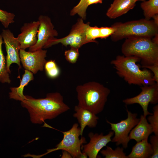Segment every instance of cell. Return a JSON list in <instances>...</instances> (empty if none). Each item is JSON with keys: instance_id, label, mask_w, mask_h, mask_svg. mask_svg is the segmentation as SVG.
<instances>
[{"instance_id": "obj_26", "label": "cell", "mask_w": 158, "mask_h": 158, "mask_svg": "<svg viewBox=\"0 0 158 158\" xmlns=\"http://www.w3.org/2000/svg\"><path fill=\"white\" fill-rule=\"evenodd\" d=\"M85 34L87 39L90 42L96 43L97 42L95 40L99 38V28L96 26H90L89 24L86 29Z\"/></svg>"}, {"instance_id": "obj_12", "label": "cell", "mask_w": 158, "mask_h": 158, "mask_svg": "<svg viewBox=\"0 0 158 158\" xmlns=\"http://www.w3.org/2000/svg\"><path fill=\"white\" fill-rule=\"evenodd\" d=\"M1 35L7 52L6 68L9 73H10V68L12 63H16L18 65L19 68H21L19 51L20 45L17 38L14 37L9 30H3Z\"/></svg>"}, {"instance_id": "obj_14", "label": "cell", "mask_w": 158, "mask_h": 158, "mask_svg": "<svg viewBox=\"0 0 158 158\" xmlns=\"http://www.w3.org/2000/svg\"><path fill=\"white\" fill-rule=\"evenodd\" d=\"M39 25L37 20L25 23L21 27V32L16 38L20 43V49L25 50L35 44Z\"/></svg>"}, {"instance_id": "obj_10", "label": "cell", "mask_w": 158, "mask_h": 158, "mask_svg": "<svg viewBox=\"0 0 158 158\" xmlns=\"http://www.w3.org/2000/svg\"><path fill=\"white\" fill-rule=\"evenodd\" d=\"M38 19L40 25L37 34V42L35 45L29 48V51L42 49L49 41L58 35L57 32L54 29L51 19L49 17L40 15Z\"/></svg>"}, {"instance_id": "obj_6", "label": "cell", "mask_w": 158, "mask_h": 158, "mask_svg": "<svg viewBox=\"0 0 158 158\" xmlns=\"http://www.w3.org/2000/svg\"><path fill=\"white\" fill-rule=\"evenodd\" d=\"M60 131L63 134V138L55 148L47 150L46 153L42 155H33L32 157L39 158L53 152L62 150L68 152L73 158H87V154L81 151L82 145L87 142L84 137L82 136L79 138L81 130L78 123L73 124L71 129L68 131Z\"/></svg>"}, {"instance_id": "obj_18", "label": "cell", "mask_w": 158, "mask_h": 158, "mask_svg": "<svg viewBox=\"0 0 158 158\" xmlns=\"http://www.w3.org/2000/svg\"><path fill=\"white\" fill-rule=\"evenodd\" d=\"M148 138L137 142L127 156L128 158H151L153 152L150 144L148 142Z\"/></svg>"}, {"instance_id": "obj_4", "label": "cell", "mask_w": 158, "mask_h": 158, "mask_svg": "<svg viewBox=\"0 0 158 158\" xmlns=\"http://www.w3.org/2000/svg\"><path fill=\"white\" fill-rule=\"evenodd\" d=\"M121 49L125 56L139 58L142 66L158 64V45L153 43L151 39L139 37L126 38Z\"/></svg>"}, {"instance_id": "obj_9", "label": "cell", "mask_w": 158, "mask_h": 158, "mask_svg": "<svg viewBox=\"0 0 158 158\" xmlns=\"http://www.w3.org/2000/svg\"><path fill=\"white\" fill-rule=\"evenodd\" d=\"M142 91L138 95L134 97L128 98L123 100L126 105L139 104L142 107L143 115L152 114L148 111L150 103L156 104L158 102V83L150 85H145L141 87Z\"/></svg>"}, {"instance_id": "obj_24", "label": "cell", "mask_w": 158, "mask_h": 158, "mask_svg": "<svg viewBox=\"0 0 158 158\" xmlns=\"http://www.w3.org/2000/svg\"><path fill=\"white\" fill-rule=\"evenodd\" d=\"M87 0H80L79 3L74 6L70 12V15L73 16L78 14L81 18L85 20L86 18V11L87 7Z\"/></svg>"}, {"instance_id": "obj_36", "label": "cell", "mask_w": 158, "mask_h": 158, "mask_svg": "<svg viewBox=\"0 0 158 158\" xmlns=\"http://www.w3.org/2000/svg\"><path fill=\"white\" fill-rule=\"evenodd\" d=\"M136 1H145V0H135Z\"/></svg>"}, {"instance_id": "obj_3", "label": "cell", "mask_w": 158, "mask_h": 158, "mask_svg": "<svg viewBox=\"0 0 158 158\" xmlns=\"http://www.w3.org/2000/svg\"><path fill=\"white\" fill-rule=\"evenodd\" d=\"M78 105L97 115L104 109L110 90L103 85L95 81H90L78 85Z\"/></svg>"}, {"instance_id": "obj_29", "label": "cell", "mask_w": 158, "mask_h": 158, "mask_svg": "<svg viewBox=\"0 0 158 158\" xmlns=\"http://www.w3.org/2000/svg\"><path fill=\"white\" fill-rule=\"evenodd\" d=\"M150 142L153 153L151 158L158 157V135H152L150 137Z\"/></svg>"}, {"instance_id": "obj_16", "label": "cell", "mask_w": 158, "mask_h": 158, "mask_svg": "<svg viewBox=\"0 0 158 158\" xmlns=\"http://www.w3.org/2000/svg\"><path fill=\"white\" fill-rule=\"evenodd\" d=\"M135 0H114L108 9L107 16L115 19L133 9L136 5Z\"/></svg>"}, {"instance_id": "obj_11", "label": "cell", "mask_w": 158, "mask_h": 158, "mask_svg": "<svg viewBox=\"0 0 158 158\" xmlns=\"http://www.w3.org/2000/svg\"><path fill=\"white\" fill-rule=\"evenodd\" d=\"M47 51L42 49L30 52L20 49L19 51L20 61L23 67L33 74L42 71L45 63Z\"/></svg>"}, {"instance_id": "obj_5", "label": "cell", "mask_w": 158, "mask_h": 158, "mask_svg": "<svg viewBox=\"0 0 158 158\" xmlns=\"http://www.w3.org/2000/svg\"><path fill=\"white\" fill-rule=\"evenodd\" d=\"M115 30L111 36L113 42L130 37L152 39L158 34V26L153 20L145 18L124 23L116 22L111 26Z\"/></svg>"}, {"instance_id": "obj_2", "label": "cell", "mask_w": 158, "mask_h": 158, "mask_svg": "<svg viewBox=\"0 0 158 158\" xmlns=\"http://www.w3.org/2000/svg\"><path fill=\"white\" fill-rule=\"evenodd\" d=\"M140 61L139 58L135 56L118 55L110 63L117 74L130 85L143 86L155 83L156 82L151 71L146 68L141 70L136 64Z\"/></svg>"}, {"instance_id": "obj_31", "label": "cell", "mask_w": 158, "mask_h": 158, "mask_svg": "<svg viewBox=\"0 0 158 158\" xmlns=\"http://www.w3.org/2000/svg\"><path fill=\"white\" fill-rule=\"evenodd\" d=\"M143 68H148L150 70L153 74V78L155 82L158 83V64L151 65L142 66Z\"/></svg>"}, {"instance_id": "obj_32", "label": "cell", "mask_w": 158, "mask_h": 158, "mask_svg": "<svg viewBox=\"0 0 158 158\" xmlns=\"http://www.w3.org/2000/svg\"><path fill=\"white\" fill-rule=\"evenodd\" d=\"M103 0H87V5L88 7L89 6L98 3L102 4Z\"/></svg>"}, {"instance_id": "obj_22", "label": "cell", "mask_w": 158, "mask_h": 158, "mask_svg": "<svg viewBox=\"0 0 158 158\" xmlns=\"http://www.w3.org/2000/svg\"><path fill=\"white\" fill-rule=\"evenodd\" d=\"M106 147L105 150H102L100 152L105 158H128V156H126L123 152L122 147H118L114 150L108 146Z\"/></svg>"}, {"instance_id": "obj_20", "label": "cell", "mask_w": 158, "mask_h": 158, "mask_svg": "<svg viewBox=\"0 0 158 158\" xmlns=\"http://www.w3.org/2000/svg\"><path fill=\"white\" fill-rule=\"evenodd\" d=\"M145 19L150 20L158 14V0H149L142 1L140 4Z\"/></svg>"}, {"instance_id": "obj_27", "label": "cell", "mask_w": 158, "mask_h": 158, "mask_svg": "<svg viewBox=\"0 0 158 158\" xmlns=\"http://www.w3.org/2000/svg\"><path fill=\"white\" fill-rule=\"evenodd\" d=\"M15 17L13 13L0 9V21L5 28H7L10 24L14 22Z\"/></svg>"}, {"instance_id": "obj_19", "label": "cell", "mask_w": 158, "mask_h": 158, "mask_svg": "<svg viewBox=\"0 0 158 158\" xmlns=\"http://www.w3.org/2000/svg\"><path fill=\"white\" fill-rule=\"evenodd\" d=\"M34 79L33 73L31 71L25 69L19 86L17 87L10 88L11 92L9 93L10 98L21 102L25 99V96L23 93L24 88L29 82Z\"/></svg>"}, {"instance_id": "obj_34", "label": "cell", "mask_w": 158, "mask_h": 158, "mask_svg": "<svg viewBox=\"0 0 158 158\" xmlns=\"http://www.w3.org/2000/svg\"><path fill=\"white\" fill-rule=\"evenodd\" d=\"M152 39V42L158 45V34L155 35Z\"/></svg>"}, {"instance_id": "obj_7", "label": "cell", "mask_w": 158, "mask_h": 158, "mask_svg": "<svg viewBox=\"0 0 158 158\" xmlns=\"http://www.w3.org/2000/svg\"><path fill=\"white\" fill-rule=\"evenodd\" d=\"M89 24V22L85 23L82 18L78 19L67 36L60 39L54 38L49 41L43 48L61 43L66 47L69 45L70 47L79 49L84 44L90 42L87 39L85 34L86 29Z\"/></svg>"}, {"instance_id": "obj_28", "label": "cell", "mask_w": 158, "mask_h": 158, "mask_svg": "<svg viewBox=\"0 0 158 158\" xmlns=\"http://www.w3.org/2000/svg\"><path fill=\"white\" fill-rule=\"evenodd\" d=\"M70 49L66 50L64 52V56L66 60L71 63H75L77 61L79 56V49L70 47Z\"/></svg>"}, {"instance_id": "obj_1", "label": "cell", "mask_w": 158, "mask_h": 158, "mask_svg": "<svg viewBox=\"0 0 158 158\" xmlns=\"http://www.w3.org/2000/svg\"><path fill=\"white\" fill-rule=\"evenodd\" d=\"M21 101L22 106L28 111L32 123L41 124L47 119L54 118L70 109L58 92L49 93L45 98L35 99L25 95Z\"/></svg>"}, {"instance_id": "obj_17", "label": "cell", "mask_w": 158, "mask_h": 158, "mask_svg": "<svg viewBox=\"0 0 158 158\" xmlns=\"http://www.w3.org/2000/svg\"><path fill=\"white\" fill-rule=\"evenodd\" d=\"M152 132V128L148 122L146 117L141 115L138 123L130 131L129 138L130 140L134 139L138 142L148 138Z\"/></svg>"}, {"instance_id": "obj_13", "label": "cell", "mask_w": 158, "mask_h": 158, "mask_svg": "<svg viewBox=\"0 0 158 158\" xmlns=\"http://www.w3.org/2000/svg\"><path fill=\"white\" fill-rule=\"evenodd\" d=\"M114 134L113 131H110L106 135H104L103 133L99 134L90 133L88 135L90 138V142L82 145V152L85 153L89 158H97L99 152L102 149L111 141V138Z\"/></svg>"}, {"instance_id": "obj_8", "label": "cell", "mask_w": 158, "mask_h": 158, "mask_svg": "<svg viewBox=\"0 0 158 158\" xmlns=\"http://www.w3.org/2000/svg\"><path fill=\"white\" fill-rule=\"evenodd\" d=\"M126 111L128 113L127 118L121 120L118 123H112L106 120L107 122L111 125V129L114 133L111 142L115 143L116 145L122 144L123 147L125 148L128 147V143L130 140L129 133L140 120V119L137 118V114L132 113L127 108Z\"/></svg>"}, {"instance_id": "obj_25", "label": "cell", "mask_w": 158, "mask_h": 158, "mask_svg": "<svg viewBox=\"0 0 158 158\" xmlns=\"http://www.w3.org/2000/svg\"><path fill=\"white\" fill-rule=\"evenodd\" d=\"M153 113L149 116L147 120L150 123L154 135H158V105L155 106L153 108Z\"/></svg>"}, {"instance_id": "obj_33", "label": "cell", "mask_w": 158, "mask_h": 158, "mask_svg": "<svg viewBox=\"0 0 158 158\" xmlns=\"http://www.w3.org/2000/svg\"><path fill=\"white\" fill-rule=\"evenodd\" d=\"M61 158H72V157L71 155L67 151L62 150Z\"/></svg>"}, {"instance_id": "obj_30", "label": "cell", "mask_w": 158, "mask_h": 158, "mask_svg": "<svg viewBox=\"0 0 158 158\" xmlns=\"http://www.w3.org/2000/svg\"><path fill=\"white\" fill-rule=\"evenodd\" d=\"M115 30L112 27H102L99 28L100 36L101 39H106L111 36L114 32Z\"/></svg>"}, {"instance_id": "obj_35", "label": "cell", "mask_w": 158, "mask_h": 158, "mask_svg": "<svg viewBox=\"0 0 158 158\" xmlns=\"http://www.w3.org/2000/svg\"><path fill=\"white\" fill-rule=\"evenodd\" d=\"M152 18L153 19V20L154 23L158 26V14H157L154 15Z\"/></svg>"}, {"instance_id": "obj_23", "label": "cell", "mask_w": 158, "mask_h": 158, "mask_svg": "<svg viewBox=\"0 0 158 158\" xmlns=\"http://www.w3.org/2000/svg\"><path fill=\"white\" fill-rule=\"evenodd\" d=\"M44 68L48 77L54 79L58 77L60 73V70L54 60L47 61Z\"/></svg>"}, {"instance_id": "obj_15", "label": "cell", "mask_w": 158, "mask_h": 158, "mask_svg": "<svg viewBox=\"0 0 158 158\" xmlns=\"http://www.w3.org/2000/svg\"><path fill=\"white\" fill-rule=\"evenodd\" d=\"M74 110L75 112L73 114V116L77 119L80 124V135L82 136L83 130L86 126H88L91 128L96 127L99 117L93 112L78 105L75 106Z\"/></svg>"}, {"instance_id": "obj_21", "label": "cell", "mask_w": 158, "mask_h": 158, "mask_svg": "<svg viewBox=\"0 0 158 158\" xmlns=\"http://www.w3.org/2000/svg\"><path fill=\"white\" fill-rule=\"evenodd\" d=\"M3 43L2 35L0 34V81L2 83H10L11 80L7 69L6 60L2 50Z\"/></svg>"}]
</instances>
